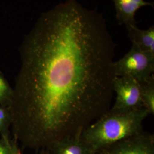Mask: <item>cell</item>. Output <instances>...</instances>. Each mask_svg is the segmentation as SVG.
Here are the masks:
<instances>
[{
    "label": "cell",
    "instance_id": "obj_11",
    "mask_svg": "<svg viewBox=\"0 0 154 154\" xmlns=\"http://www.w3.org/2000/svg\"><path fill=\"white\" fill-rule=\"evenodd\" d=\"M13 97V88L0 72V105L10 107Z\"/></svg>",
    "mask_w": 154,
    "mask_h": 154
},
{
    "label": "cell",
    "instance_id": "obj_1",
    "mask_svg": "<svg viewBox=\"0 0 154 154\" xmlns=\"http://www.w3.org/2000/svg\"><path fill=\"white\" fill-rule=\"evenodd\" d=\"M116 44L102 14L67 0L41 14L21 47L9 107L13 138L46 150L110 110Z\"/></svg>",
    "mask_w": 154,
    "mask_h": 154
},
{
    "label": "cell",
    "instance_id": "obj_2",
    "mask_svg": "<svg viewBox=\"0 0 154 154\" xmlns=\"http://www.w3.org/2000/svg\"><path fill=\"white\" fill-rule=\"evenodd\" d=\"M149 115L144 107L123 112L110 109L86 127L81 137L97 154L101 149L142 132L143 122Z\"/></svg>",
    "mask_w": 154,
    "mask_h": 154
},
{
    "label": "cell",
    "instance_id": "obj_3",
    "mask_svg": "<svg viewBox=\"0 0 154 154\" xmlns=\"http://www.w3.org/2000/svg\"><path fill=\"white\" fill-rule=\"evenodd\" d=\"M113 71L116 77H130L139 83L144 82L154 75V55L132 44L125 55L114 61Z\"/></svg>",
    "mask_w": 154,
    "mask_h": 154
},
{
    "label": "cell",
    "instance_id": "obj_14",
    "mask_svg": "<svg viewBox=\"0 0 154 154\" xmlns=\"http://www.w3.org/2000/svg\"><path fill=\"white\" fill-rule=\"evenodd\" d=\"M48 154V153H47V152H44V153H41V154Z\"/></svg>",
    "mask_w": 154,
    "mask_h": 154
},
{
    "label": "cell",
    "instance_id": "obj_13",
    "mask_svg": "<svg viewBox=\"0 0 154 154\" xmlns=\"http://www.w3.org/2000/svg\"><path fill=\"white\" fill-rule=\"evenodd\" d=\"M11 154H22L21 149L18 146V142L15 138L11 140Z\"/></svg>",
    "mask_w": 154,
    "mask_h": 154
},
{
    "label": "cell",
    "instance_id": "obj_4",
    "mask_svg": "<svg viewBox=\"0 0 154 154\" xmlns=\"http://www.w3.org/2000/svg\"><path fill=\"white\" fill-rule=\"evenodd\" d=\"M116 102L110 110L130 112L143 108L140 83L131 78L116 77L113 82Z\"/></svg>",
    "mask_w": 154,
    "mask_h": 154
},
{
    "label": "cell",
    "instance_id": "obj_10",
    "mask_svg": "<svg viewBox=\"0 0 154 154\" xmlns=\"http://www.w3.org/2000/svg\"><path fill=\"white\" fill-rule=\"evenodd\" d=\"M11 125V115L9 107L0 105V135L1 138L10 140L9 128Z\"/></svg>",
    "mask_w": 154,
    "mask_h": 154
},
{
    "label": "cell",
    "instance_id": "obj_7",
    "mask_svg": "<svg viewBox=\"0 0 154 154\" xmlns=\"http://www.w3.org/2000/svg\"><path fill=\"white\" fill-rule=\"evenodd\" d=\"M116 10V19L119 25L126 27L137 25L135 19L137 11L142 7L150 6L154 7V3L144 0H112Z\"/></svg>",
    "mask_w": 154,
    "mask_h": 154
},
{
    "label": "cell",
    "instance_id": "obj_5",
    "mask_svg": "<svg viewBox=\"0 0 154 154\" xmlns=\"http://www.w3.org/2000/svg\"><path fill=\"white\" fill-rule=\"evenodd\" d=\"M97 154H154V135L142 131L101 149Z\"/></svg>",
    "mask_w": 154,
    "mask_h": 154
},
{
    "label": "cell",
    "instance_id": "obj_9",
    "mask_svg": "<svg viewBox=\"0 0 154 154\" xmlns=\"http://www.w3.org/2000/svg\"><path fill=\"white\" fill-rule=\"evenodd\" d=\"M141 97L143 107L149 111L150 115L154 114V75L147 81L140 83Z\"/></svg>",
    "mask_w": 154,
    "mask_h": 154
},
{
    "label": "cell",
    "instance_id": "obj_8",
    "mask_svg": "<svg viewBox=\"0 0 154 154\" xmlns=\"http://www.w3.org/2000/svg\"><path fill=\"white\" fill-rule=\"evenodd\" d=\"M128 35L132 44L144 52L154 55V26L147 30H141L137 25L127 27Z\"/></svg>",
    "mask_w": 154,
    "mask_h": 154
},
{
    "label": "cell",
    "instance_id": "obj_6",
    "mask_svg": "<svg viewBox=\"0 0 154 154\" xmlns=\"http://www.w3.org/2000/svg\"><path fill=\"white\" fill-rule=\"evenodd\" d=\"M81 134L67 136L57 140L46 149V152L48 154H97L83 140Z\"/></svg>",
    "mask_w": 154,
    "mask_h": 154
},
{
    "label": "cell",
    "instance_id": "obj_12",
    "mask_svg": "<svg viewBox=\"0 0 154 154\" xmlns=\"http://www.w3.org/2000/svg\"><path fill=\"white\" fill-rule=\"evenodd\" d=\"M0 154H11V139L6 140L4 138L0 139Z\"/></svg>",
    "mask_w": 154,
    "mask_h": 154
}]
</instances>
